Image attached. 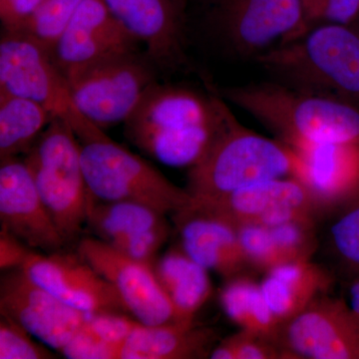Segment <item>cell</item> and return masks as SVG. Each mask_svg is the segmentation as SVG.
<instances>
[{"label": "cell", "instance_id": "cell-38", "mask_svg": "<svg viewBox=\"0 0 359 359\" xmlns=\"http://www.w3.org/2000/svg\"><path fill=\"white\" fill-rule=\"evenodd\" d=\"M11 0H0V13L4 11V9L8 6V4H11Z\"/></svg>", "mask_w": 359, "mask_h": 359}, {"label": "cell", "instance_id": "cell-26", "mask_svg": "<svg viewBox=\"0 0 359 359\" xmlns=\"http://www.w3.org/2000/svg\"><path fill=\"white\" fill-rule=\"evenodd\" d=\"M328 236L340 266L353 276L359 275V198L337 212Z\"/></svg>", "mask_w": 359, "mask_h": 359}, {"label": "cell", "instance_id": "cell-5", "mask_svg": "<svg viewBox=\"0 0 359 359\" xmlns=\"http://www.w3.org/2000/svg\"><path fill=\"white\" fill-rule=\"evenodd\" d=\"M23 160L65 242L79 241L86 226L91 195L72 127L61 118H53Z\"/></svg>", "mask_w": 359, "mask_h": 359}, {"label": "cell", "instance_id": "cell-8", "mask_svg": "<svg viewBox=\"0 0 359 359\" xmlns=\"http://www.w3.org/2000/svg\"><path fill=\"white\" fill-rule=\"evenodd\" d=\"M154 63L140 52L104 61L67 78L79 112L101 130L124 123L154 86Z\"/></svg>", "mask_w": 359, "mask_h": 359}, {"label": "cell", "instance_id": "cell-28", "mask_svg": "<svg viewBox=\"0 0 359 359\" xmlns=\"http://www.w3.org/2000/svg\"><path fill=\"white\" fill-rule=\"evenodd\" d=\"M268 228L285 264L311 261L318 245L316 221H292Z\"/></svg>", "mask_w": 359, "mask_h": 359}, {"label": "cell", "instance_id": "cell-29", "mask_svg": "<svg viewBox=\"0 0 359 359\" xmlns=\"http://www.w3.org/2000/svg\"><path fill=\"white\" fill-rule=\"evenodd\" d=\"M238 240L250 268L268 273L285 264L268 226L249 224L237 229Z\"/></svg>", "mask_w": 359, "mask_h": 359}, {"label": "cell", "instance_id": "cell-33", "mask_svg": "<svg viewBox=\"0 0 359 359\" xmlns=\"http://www.w3.org/2000/svg\"><path fill=\"white\" fill-rule=\"evenodd\" d=\"M122 347L100 339L84 323L60 353L70 359H120Z\"/></svg>", "mask_w": 359, "mask_h": 359}, {"label": "cell", "instance_id": "cell-36", "mask_svg": "<svg viewBox=\"0 0 359 359\" xmlns=\"http://www.w3.org/2000/svg\"><path fill=\"white\" fill-rule=\"evenodd\" d=\"M32 250L13 236L0 231V268L2 271L20 269Z\"/></svg>", "mask_w": 359, "mask_h": 359}, {"label": "cell", "instance_id": "cell-17", "mask_svg": "<svg viewBox=\"0 0 359 359\" xmlns=\"http://www.w3.org/2000/svg\"><path fill=\"white\" fill-rule=\"evenodd\" d=\"M155 65L173 67L183 60L185 0H103Z\"/></svg>", "mask_w": 359, "mask_h": 359}, {"label": "cell", "instance_id": "cell-10", "mask_svg": "<svg viewBox=\"0 0 359 359\" xmlns=\"http://www.w3.org/2000/svg\"><path fill=\"white\" fill-rule=\"evenodd\" d=\"M224 39L241 55H259L308 32L302 0H208Z\"/></svg>", "mask_w": 359, "mask_h": 359}, {"label": "cell", "instance_id": "cell-6", "mask_svg": "<svg viewBox=\"0 0 359 359\" xmlns=\"http://www.w3.org/2000/svg\"><path fill=\"white\" fill-rule=\"evenodd\" d=\"M78 141L85 181L93 199L140 203L165 215L176 214L192 202L186 189L175 185L104 132Z\"/></svg>", "mask_w": 359, "mask_h": 359}, {"label": "cell", "instance_id": "cell-31", "mask_svg": "<svg viewBox=\"0 0 359 359\" xmlns=\"http://www.w3.org/2000/svg\"><path fill=\"white\" fill-rule=\"evenodd\" d=\"M170 233H171V226L168 224L142 231L136 235L119 238L108 245L135 261L153 266L158 252L167 242Z\"/></svg>", "mask_w": 359, "mask_h": 359}, {"label": "cell", "instance_id": "cell-37", "mask_svg": "<svg viewBox=\"0 0 359 359\" xmlns=\"http://www.w3.org/2000/svg\"><path fill=\"white\" fill-rule=\"evenodd\" d=\"M347 299H348V302H346L347 306L359 320V275L353 276V280L349 285L348 292H347Z\"/></svg>", "mask_w": 359, "mask_h": 359}, {"label": "cell", "instance_id": "cell-23", "mask_svg": "<svg viewBox=\"0 0 359 359\" xmlns=\"http://www.w3.org/2000/svg\"><path fill=\"white\" fill-rule=\"evenodd\" d=\"M165 224L166 215L147 205L130 201L103 202L92 197L89 201L86 226L107 244Z\"/></svg>", "mask_w": 359, "mask_h": 359}, {"label": "cell", "instance_id": "cell-7", "mask_svg": "<svg viewBox=\"0 0 359 359\" xmlns=\"http://www.w3.org/2000/svg\"><path fill=\"white\" fill-rule=\"evenodd\" d=\"M0 93L29 99L72 127L78 140L102 133L77 109L65 75L50 51L22 32H2Z\"/></svg>", "mask_w": 359, "mask_h": 359}, {"label": "cell", "instance_id": "cell-27", "mask_svg": "<svg viewBox=\"0 0 359 359\" xmlns=\"http://www.w3.org/2000/svg\"><path fill=\"white\" fill-rule=\"evenodd\" d=\"M85 0H44L21 32L27 33L49 51L65 32Z\"/></svg>", "mask_w": 359, "mask_h": 359}, {"label": "cell", "instance_id": "cell-11", "mask_svg": "<svg viewBox=\"0 0 359 359\" xmlns=\"http://www.w3.org/2000/svg\"><path fill=\"white\" fill-rule=\"evenodd\" d=\"M278 344L287 358L359 359V320L346 301L321 295L283 323Z\"/></svg>", "mask_w": 359, "mask_h": 359}, {"label": "cell", "instance_id": "cell-20", "mask_svg": "<svg viewBox=\"0 0 359 359\" xmlns=\"http://www.w3.org/2000/svg\"><path fill=\"white\" fill-rule=\"evenodd\" d=\"M216 334L195 323H139L125 340L120 359H189L210 355Z\"/></svg>", "mask_w": 359, "mask_h": 359}, {"label": "cell", "instance_id": "cell-4", "mask_svg": "<svg viewBox=\"0 0 359 359\" xmlns=\"http://www.w3.org/2000/svg\"><path fill=\"white\" fill-rule=\"evenodd\" d=\"M299 170L294 148L245 128L230 112L204 157L190 168L186 190L194 201L210 199L259 182L297 178Z\"/></svg>", "mask_w": 359, "mask_h": 359}, {"label": "cell", "instance_id": "cell-14", "mask_svg": "<svg viewBox=\"0 0 359 359\" xmlns=\"http://www.w3.org/2000/svg\"><path fill=\"white\" fill-rule=\"evenodd\" d=\"M103 0H85L52 46L50 54L66 79L110 59L139 52Z\"/></svg>", "mask_w": 359, "mask_h": 359}, {"label": "cell", "instance_id": "cell-22", "mask_svg": "<svg viewBox=\"0 0 359 359\" xmlns=\"http://www.w3.org/2000/svg\"><path fill=\"white\" fill-rule=\"evenodd\" d=\"M153 269L173 306L177 323H193L212 294L209 271L181 247L167 250L156 259Z\"/></svg>", "mask_w": 359, "mask_h": 359}, {"label": "cell", "instance_id": "cell-12", "mask_svg": "<svg viewBox=\"0 0 359 359\" xmlns=\"http://www.w3.org/2000/svg\"><path fill=\"white\" fill-rule=\"evenodd\" d=\"M0 314L59 353L89 316L45 290L21 269H9L1 276Z\"/></svg>", "mask_w": 359, "mask_h": 359}, {"label": "cell", "instance_id": "cell-21", "mask_svg": "<svg viewBox=\"0 0 359 359\" xmlns=\"http://www.w3.org/2000/svg\"><path fill=\"white\" fill-rule=\"evenodd\" d=\"M332 285V275L306 261L271 269L259 287L269 308L283 325L308 308Z\"/></svg>", "mask_w": 359, "mask_h": 359}, {"label": "cell", "instance_id": "cell-25", "mask_svg": "<svg viewBox=\"0 0 359 359\" xmlns=\"http://www.w3.org/2000/svg\"><path fill=\"white\" fill-rule=\"evenodd\" d=\"M219 301L228 318L242 330L263 335L278 344L283 325L269 308L261 287L254 280L245 275L228 280Z\"/></svg>", "mask_w": 359, "mask_h": 359}, {"label": "cell", "instance_id": "cell-15", "mask_svg": "<svg viewBox=\"0 0 359 359\" xmlns=\"http://www.w3.org/2000/svg\"><path fill=\"white\" fill-rule=\"evenodd\" d=\"M21 269L68 306L88 316L129 314L112 285L79 255L32 250Z\"/></svg>", "mask_w": 359, "mask_h": 359}, {"label": "cell", "instance_id": "cell-13", "mask_svg": "<svg viewBox=\"0 0 359 359\" xmlns=\"http://www.w3.org/2000/svg\"><path fill=\"white\" fill-rule=\"evenodd\" d=\"M76 252L112 285L135 320L146 325L177 323L153 266L135 261L95 237L80 238Z\"/></svg>", "mask_w": 359, "mask_h": 359}, {"label": "cell", "instance_id": "cell-1", "mask_svg": "<svg viewBox=\"0 0 359 359\" xmlns=\"http://www.w3.org/2000/svg\"><path fill=\"white\" fill-rule=\"evenodd\" d=\"M230 112L219 97L157 82L125 122V135L167 166L192 168L211 147Z\"/></svg>", "mask_w": 359, "mask_h": 359}, {"label": "cell", "instance_id": "cell-9", "mask_svg": "<svg viewBox=\"0 0 359 359\" xmlns=\"http://www.w3.org/2000/svg\"><path fill=\"white\" fill-rule=\"evenodd\" d=\"M188 209L237 229L249 224L273 226L313 219L321 210L304 182L295 178L269 180L219 197L192 200Z\"/></svg>", "mask_w": 359, "mask_h": 359}, {"label": "cell", "instance_id": "cell-2", "mask_svg": "<svg viewBox=\"0 0 359 359\" xmlns=\"http://www.w3.org/2000/svg\"><path fill=\"white\" fill-rule=\"evenodd\" d=\"M235 104L294 149L311 144H359V108L282 83H256L222 90Z\"/></svg>", "mask_w": 359, "mask_h": 359}, {"label": "cell", "instance_id": "cell-3", "mask_svg": "<svg viewBox=\"0 0 359 359\" xmlns=\"http://www.w3.org/2000/svg\"><path fill=\"white\" fill-rule=\"evenodd\" d=\"M257 58L280 83L359 106V29L351 25L325 23Z\"/></svg>", "mask_w": 359, "mask_h": 359}, {"label": "cell", "instance_id": "cell-35", "mask_svg": "<svg viewBox=\"0 0 359 359\" xmlns=\"http://www.w3.org/2000/svg\"><path fill=\"white\" fill-rule=\"evenodd\" d=\"M44 0H11L0 13L2 25L7 32H21L32 20Z\"/></svg>", "mask_w": 359, "mask_h": 359}, {"label": "cell", "instance_id": "cell-16", "mask_svg": "<svg viewBox=\"0 0 359 359\" xmlns=\"http://www.w3.org/2000/svg\"><path fill=\"white\" fill-rule=\"evenodd\" d=\"M0 161L1 231L36 252H62L67 243L40 198L25 160L14 157Z\"/></svg>", "mask_w": 359, "mask_h": 359}, {"label": "cell", "instance_id": "cell-24", "mask_svg": "<svg viewBox=\"0 0 359 359\" xmlns=\"http://www.w3.org/2000/svg\"><path fill=\"white\" fill-rule=\"evenodd\" d=\"M53 118L34 101L0 93V160L25 155Z\"/></svg>", "mask_w": 359, "mask_h": 359}, {"label": "cell", "instance_id": "cell-18", "mask_svg": "<svg viewBox=\"0 0 359 359\" xmlns=\"http://www.w3.org/2000/svg\"><path fill=\"white\" fill-rule=\"evenodd\" d=\"M294 150L301 159L297 179L321 211L339 212L359 198V144H311Z\"/></svg>", "mask_w": 359, "mask_h": 359}, {"label": "cell", "instance_id": "cell-32", "mask_svg": "<svg viewBox=\"0 0 359 359\" xmlns=\"http://www.w3.org/2000/svg\"><path fill=\"white\" fill-rule=\"evenodd\" d=\"M306 26L325 22L351 25L359 15V0H302Z\"/></svg>", "mask_w": 359, "mask_h": 359}, {"label": "cell", "instance_id": "cell-19", "mask_svg": "<svg viewBox=\"0 0 359 359\" xmlns=\"http://www.w3.org/2000/svg\"><path fill=\"white\" fill-rule=\"evenodd\" d=\"M173 219L182 250L208 271L231 280L250 268L237 230L230 224L188 208L174 214Z\"/></svg>", "mask_w": 359, "mask_h": 359}, {"label": "cell", "instance_id": "cell-30", "mask_svg": "<svg viewBox=\"0 0 359 359\" xmlns=\"http://www.w3.org/2000/svg\"><path fill=\"white\" fill-rule=\"evenodd\" d=\"M0 359L56 358L49 347L37 344L25 328L1 314L0 316Z\"/></svg>", "mask_w": 359, "mask_h": 359}, {"label": "cell", "instance_id": "cell-34", "mask_svg": "<svg viewBox=\"0 0 359 359\" xmlns=\"http://www.w3.org/2000/svg\"><path fill=\"white\" fill-rule=\"evenodd\" d=\"M224 340L233 348L236 359L287 358L283 349L273 340L249 330H242Z\"/></svg>", "mask_w": 359, "mask_h": 359}]
</instances>
